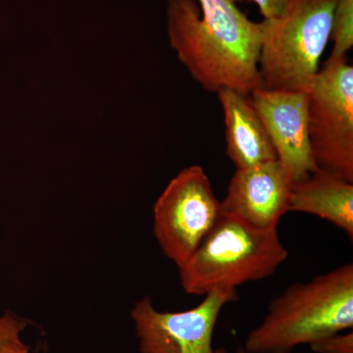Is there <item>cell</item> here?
I'll list each match as a JSON object with an SVG mask.
<instances>
[{
	"label": "cell",
	"instance_id": "cell-1",
	"mask_svg": "<svg viewBox=\"0 0 353 353\" xmlns=\"http://www.w3.org/2000/svg\"><path fill=\"white\" fill-rule=\"evenodd\" d=\"M167 18L172 48L204 90L250 94L261 87V24L234 0H168Z\"/></svg>",
	"mask_w": 353,
	"mask_h": 353
},
{
	"label": "cell",
	"instance_id": "cell-2",
	"mask_svg": "<svg viewBox=\"0 0 353 353\" xmlns=\"http://www.w3.org/2000/svg\"><path fill=\"white\" fill-rule=\"evenodd\" d=\"M353 265H341L306 283L290 285L246 336V353H290L352 330Z\"/></svg>",
	"mask_w": 353,
	"mask_h": 353
},
{
	"label": "cell",
	"instance_id": "cell-3",
	"mask_svg": "<svg viewBox=\"0 0 353 353\" xmlns=\"http://www.w3.org/2000/svg\"><path fill=\"white\" fill-rule=\"evenodd\" d=\"M288 254L278 228L259 229L221 210L196 252L179 268L181 285L194 296L236 290L270 277Z\"/></svg>",
	"mask_w": 353,
	"mask_h": 353
},
{
	"label": "cell",
	"instance_id": "cell-4",
	"mask_svg": "<svg viewBox=\"0 0 353 353\" xmlns=\"http://www.w3.org/2000/svg\"><path fill=\"white\" fill-rule=\"evenodd\" d=\"M336 0H289L263 19L259 57L261 87L307 92L333 30Z\"/></svg>",
	"mask_w": 353,
	"mask_h": 353
},
{
	"label": "cell",
	"instance_id": "cell-5",
	"mask_svg": "<svg viewBox=\"0 0 353 353\" xmlns=\"http://www.w3.org/2000/svg\"><path fill=\"white\" fill-rule=\"evenodd\" d=\"M308 136L316 166L353 183V67L326 61L307 92Z\"/></svg>",
	"mask_w": 353,
	"mask_h": 353
},
{
	"label": "cell",
	"instance_id": "cell-6",
	"mask_svg": "<svg viewBox=\"0 0 353 353\" xmlns=\"http://www.w3.org/2000/svg\"><path fill=\"white\" fill-rule=\"evenodd\" d=\"M221 214L210 180L199 165L181 171L158 197L153 230L162 252L179 268L187 263Z\"/></svg>",
	"mask_w": 353,
	"mask_h": 353
},
{
	"label": "cell",
	"instance_id": "cell-7",
	"mask_svg": "<svg viewBox=\"0 0 353 353\" xmlns=\"http://www.w3.org/2000/svg\"><path fill=\"white\" fill-rule=\"evenodd\" d=\"M236 290L213 292L196 307L162 312L148 296L134 304L131 317L141 353H227L216 350L212 339L218 318L227 303L236 299Z\"/></svg>",
	"mask_w": 353,
	"mask_h": 353
},
{
	"label": "cell",
	"instance_id": "cell-8",
	"mask_svg": "<svg viewBox=\"0 0 353 353\" xmlns=\"http://www.w3.org/2000/svg\"><path fill=\"white\" fill-rule=\"evenodd\" d=\"M263 123L277 160L292 182L304 180L318 168L308 136L307 92L255 88L250 94Z\"/></svg>",
	"mask_w": 353,
	"mask_h": 353
},
{
	"label": "cell",
	"instance_id": "cell-9",
	"mask_svg": "<svg viewBox=\"0 0 353 353\" xmlns=\"http://www.w3.org/2000/svg\"><path fill=\"white\" fill-rule=\"evenodd\" d=\"M292 183L278 160L236 169L221 210L259 229L278 228L289 212Z\"/></svg>",
	"mask_w": 353,
	"mask_h": 353
},
{
	"label": "cell",
	"instance_id": "cell-10",
	"mask_svg": "<svg viewBox=\"0 0 353 353\" xmlns=\"http://www.w3.org/2000/svg\"><path fill=\"white\" fill-rule=\"evenodd\" d=\"M226 129L227 154L236 169L277 160L263 123L253 108L250 94L233 90L217 92Z\"/></svg>",
	"mask_w": 353,
	"mask_h": 353
},
{
	"label": "cell",
	"instance_id": "cell-11",
	"mask_svg": "<svg viewBox=\"0 0 353 353\" xmlns=\"http://www.w3.org/2000/svg\"><path fill=\"white\" fill-rule=\"evenodd\" d=\"M289 212L307 213L328 221L353 239V183L317 168L292 183Z\"/></svg>",
	"mask_w": 353,
	"mask_h": 353
},
{
	"label": "cell",
	"instance_id": "cell-12",
	"mask_svg": "<svg viewBox=\"0 0 353 353\" xmlns=\"http://www.w3.org/2000/svg\"><path fill=\"white\" fill-rule=\"evenodd\" d=\"M331 39L334 46L327 61L347 57L353 46V0H336Z\"/></svg>",
	"mask_w": 353,
	"mask_h": 353
},
{
	"label": "cell",
	"instance_id": "cell-13",
	"mask_svg": "<svg viewBox=\"0 0 353 353\" xmlns=\"http://www.w3.org/2000/svg\"><path fill=\"white\" fill-rule=\"evenodd\" d=\"M29 322L6 311L0 315V353H30L31 347L23 339Z\"/></svg>",
	"mask_w": 353,
	"mask_h": 353
},
{
	"label": "cell",
	"instance_id": "cell-14",
	"mask_svg": "<svg viewBox=\"0 0 353 353\" xmlns=\"http://www.w3.org/2000/svg\"><path fill=\"white\" fill-rule=\"evenodd\" d=\"M311 350L316 353H353V333L332 334L310 345Z\"/></svg>",
	"mask_w": 353,
	"mask_h": 353
},
{
	"label": "cell",
	"instance_id": "cell-15",
	"mask_svg": "<svg viewBox=\"0 0 353 353\" xmlns=\"http://www.w3.org/2000/svg\"><path fill=\"white\" fill-rule=\"evenodd\" d=\"M256 4L264 19L276 17L284 10L289 0H248Z\"/></svg>",
	"mask_w": 353,
	"mask_h": 353
},
{
	"label": "cell",
	"instance_id": "cell-16",
	"mask_svg": "<svg viewBox=\"0 0 353 353\" xmlns=\"http://www.w3.org/2000/svg\"><path fill=\"white\" fill-rule=\"evenodd\" d=\"M236 353H246V352L245 350V348L240 345V347H238V350H236Z\"/></svg>",
	"mask_w": 353,
	"mask_h": 353
}]
</instances>
